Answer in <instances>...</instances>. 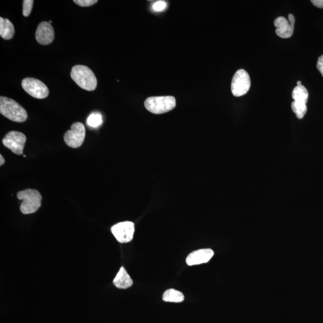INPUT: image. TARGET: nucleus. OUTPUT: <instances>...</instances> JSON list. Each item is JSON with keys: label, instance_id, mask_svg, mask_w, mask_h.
<instances>
[{"label": "nucleus", "instance_id": "obj_5", "mask_svg": "<svg viewBox=\"0 0 323 323\" xmlns=\"http://www.w3.org/2000/svg\"><path fill=\"white\" fill-rule=\"evenodd\" d=\"M308 96V91L304 86H297L294 88L292 92L294 101L291 103V109L299 119L304 118L307 113Z\"/></svg>", "mask_w": 323, "mask_h": 323}, {"label": "nucleus", "instance_id": "obj_15", "mask_svg": "<svg viewBox=\"0 0 323 323\" xmlns=\"http://www.w3.org/2000/svg\"><path fill=\"white\" fill-rule=\"evenodd\" d=\"M15 34L13 25L8 19L0 18V36L5 40L13 38Z\"/></svg>", "mask_w": 323, "mask_h": 323}, {"label": "nucleus", "instance_id": "obj_9", "mask_svg": "<svg viewBox=\"0 0 323 323\" xmlns=\"http://www.w3.org/2000/svg\"><path fill=\"white\" fill-rule=\"evenodd\" d=\"M2 144L13 153L21 155L25 146L27 137L25 134L18 131H10L2 140Z\"/></svg>", "mask_w": 323, "mask_h": 323}, {"label": "nucleus", "instance_id": "obj_17", "mask_svg": "<svg viewBox=\"0 0 323 323\" xmlns=\"http://www.w3.org/2000/svg\"><path fill=\"white\" fill-rule=\"evenodd\" d=\"M102 124V117L98 112L91 114L87 120V124L91 128H96Z\"/></svg>", "mask_w": 323, "mask_h": 323}, {"label": "nucleus", "instance_id": "obj_11", "mask_svg": "<svg viewBox=\"0 0 323 323\" xmlns=\"http://www.w3.org/2000/svg\"><path fill=\"white\" fill-rule=\"evenodd\" d=\"M288 18V21L284 17L280 16L274 21L277 35L282 39L290 38L293 34L295 19L292 14H289Z\"/></svg>", "mask_w": 323, "mask_h": 323}, {"label": "nucleus", "instance_id": "obj_18", "mask_svg": "<svg viewBox=\"0 0 323 323\" xmlns=\"http://www.w3.org/2000/svg\"><path fill=\"white\" fill-rule=\"evenodd\" d=\"M33 0H24L23 1V15L28 17L30 15L33 6Z\"/></svg>", "mask_w": 323, "mask_h": 323}, {"label": "nucleus", "instance_id": "obj_21", "mask_svg": "<svg viewBox=\"0 0 323 323\" xmlns=\"http://www.w3.org/2000/svg\"><path fill=\"white\" fill-rule=\"evenodd\" d=\"M317 69L323 77V55L320 57L317 64Z\"/></svg>", "mask_w": 323, "mask_h": 323}, {"label": "nucleus", "instance_id": "obj_7", "mask_svg": "<svg viewBox=\"0 0 323 323\" xmlns=\"http://www.w3.org/2000/svg\"><path fill=\"white\" fill-rule=\"evenodd\" d=\"M22 87L26 92L37 99L47 98L49 91L44 82L34 78H25L22 82Z\"/></svg>", "mask_w": 323, "mask_h": 323}, {"label": "nucleus", "instance_id": "obj_13", "mask_svg": "<svg viewBox=\"0 0 323 323\" xmlns=\"http://www.w3.org/2000/svg\"><path fill=\"white\" fill-rule=\"evenodd\" d=\"M214 254V251L210 248L193 251L187 257L186 264L188 266L205 264L210 261Z\"/></svg>", "mask_w": 323, "mask_h": 323}, {"label": "nucleus", "instance_id": "obj_10", "mask_svg": "<svg viewBox=\"0 0 323 323\" xmlns=\"http://www.w3.org/2000/svg\"><path fill=\"white\" fill-rule=\"evenodd\" d=\"M111 231L117 241L121 243H127L132 241L135 228L134 223L124 222L114 225L111 227Z\"/></svg>", "mask_w": 323, "mask_h": 323}, {"label": "nucleus", "instance_id": "obj_23", "mask_svg": "<svg viewBox=\"0 0 323 323\" xmlns=\"http://www.w3.org/2000/svg\"><path fill=\"white\" fill-rule=\"evenodd\" d=\"M0 165L2 166V165H4V162H5V160L3 158V156L1 155V154H0Z\"/></svg>", "mask_w": 323, "mask_h": 323}, {"label": "nucleus", "instance_id": "obj_19", "mask_svg": "<svg viewBox=\"0 0 323 323\" xmlns=\"http://www.w3.org/2000/svg\"><path fill=\"white\" fill-rule=\"evenodd\" d=\"M167 3L165 1H157L152 5V9L156 12L164 11L167 8Z\"/></svg>", "mask_w": 323, "mask_h": 323}, {"label": "nucleus", "instance_id": "obj_8", "mask_svg": "<svg viewBox=\"0 0 323 323\" xmlns=\"http://www.w3.org/2000/svg\"><path fill=\"white\" fill-rule=\"evenodd\" d=\"M86 136L84 125L81 122L74 123L71 127V130L65 133L64 139L65 143L71 148H77L84 143Z\"/></svg>", "mask_w": 323, "mask_h": 323}, {"label": "nucleus", "instance_id": "obj_6", "mask_svg": "<svg viewBox=\"0 0 323 323\" xmlns=\"http://www.w3.org/2000/svg\"><path fill=\"white\" fill-rule=\"evenodd\" d=\"M251 81L249 74L246 71L240 69L236 71L232 78L231 84V91L236 97L245 95L249 91Z\"/></svg>", "mask_w": 323, "mask_h": 323}, {"label": "nucleus", "instance_id": "obj_3", "mask_svg": "<svg viewBox=\"0 0 323 323\" xmlns=\"http://www.w3.org/2000/svg\"><path fill=\"white\" fill-rule=\"evenodd\" d=\"M17 198L22 201L20 210L24 214L36 213L42 205V196L38 190L28 188L17 193Z\"/></svg>", "mask_w": 323, "mask_h": 323}, {"label": "nucleus", "instance_id": "obj_22", "mask_svg": "<svg viewBox=\"0 0 323 323\" xmlns=\"http://www.w3.org/2000/svg\"><path fill=\"white\" fill-rule=\"evenodd\" d=\"M311 2L317 7L323 8V0H312Z\"/></svg>", "mask_w": 323, "mask_h": 323}, {"label": "nucleus", "instance_id": "obj_16", "mask_svg": "<svg viewBox=\"0 0 323 323\" xmlns=\"http://www.w3.org/2000/svg\"><path fill=\"white\" fill-rule=\"evenodd\" d=\"M162 299L165 302L179 303L184 301L185 296L181 291L170 289L165 291Z\"/></svg>", "mask_w": 323, "mask_h": 323}, {"label": "nucleus", "instance_id": "obj_24", "mask_svg": "<svg viewBox=\"0 0 323 323\" xmlns=\"http://www.w3.org/2000/svg\"><path fill=\"white\" fill-rule=\"evenodd\" d=\"M297 86H298V87H300V86H302V82L301 81H298L297 82Z\"/></svg>", "mask_w": 323, "mask_h": 323}, {"label": "nucleus", "instance_id": "obj_2", "mask_svg": "<svg viewBox=\"0 0 323 323\" xmlns=\"http://www.w3.org/2000/svg\"><path fill=\"white\" fill-rule=\"evenodd\" d=\"M0 113L5 118L15 122H24L28 118L27 111L19 103L2 96L0 97Z\"/></svg>", "mask_w": 323, "mask_h": 323}, {"label": "nucleus", "instance_id": "obj_1", "mask_svg": "<svg viewBox=\"0 0 323 323\" xmlns=\"http://www.w3.org/2000/svg\"><path fill=\"white\" fill-rule=\"evenodd\" d=\"M71 77L74 82L83 90L92 91L97 87L95 74L90 68L85 65H77L71 69Z\"/></svg>", "mask_w": 323, "mask_h": 323}, {"label": "nucleus", "instance_id": "obj_4", "mask_svg": "<svg viewBox=\"0 0 323 323\" xmlns=\"http://www.w3.org/2000/svg\"><path fill=\"white\" fill-rule=\"evenodd\" d=\"M145 108L153 114H160L168 112L176 106V100L172 96H152L144 102Z\"/></svg>", "mask_w": 323, "mask_h": 323}, {"label": "nucleus", "instance_id": "obj_12", "mask_svg": "<svg viewBox=\"0 0 323 323\" xmlns=\"http://www.w3.org/2000/svg\"><path fill=\"white\" fill-rule=\"evenodd\" d=\"M55 32L52 26L47 22H42L37 27L36 39L39 44L47 45L53 41Z\"/></svg>", "mask_w": 323, "mask_h": 323}, {"label": "nucleus", "instance_id": "obj_14", "mask_svg": "<svg viewBox=\"0 0 323 323\" xmlns=\"http://www.w3.org/2000/svg\"><path fill=\"white\" fill-rule=\"evenodd\" d=\"M113 284L117 288L126 289V288L132 286L133 281L125 269L124 267H121L115 278L113 280Z\"/></svg>", "mask_w": 323, "mask_h": 323}, {"label": "nucleus", "instance_id": "obj_20", "mask_svg": "<svg viewBox=\"0 0 323 323\" xmlns=\"http://www.w3.org/2000/svg\"><path fill=\"white\" fill-rule=\"evenodd\" d=\"M74 2L81 7H90L98 2L97 0H74Z\"/></svg>", "mask_w": 323, "mask_h": 323}]
</instances>
